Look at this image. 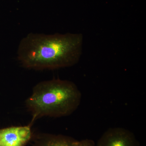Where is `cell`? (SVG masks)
<instances>
[{
    "label": "cell",
    "instance_id": "cell-6",
    "mask_svg": "<svg viewBox=\"0 0 146 146\" xmlns=\"http://www.w3.org/2000/svg\"><path fill=\"white\" fill-rule=\"evenodd\" d=\"M79 146H96V143L93 140L85 139L80 141Z\"/></svg>",
    "mask_w": 146,
    "mask_h": 146
},
{
    "label": "cell",
    "instance_id": "cell-2",
    "mask_svg": "<svg viewBox=\"0 0 146 146\" xmlns=\"http://www.w3.org/2000/svg\"><path fill=\"white\" fill-rule=\"evenodd\" d=\"M81 99V91L75 84L54 78L35 85L25 104L34 119L44 117H62L76 111Z\"/></svg>",
    "mask_w": 146,
    "mask_h": 146
},
{
    "label": "cell",
    "instance_id": "cell-1",
    "mask_svg": "<svg viewBox=\"0 0 146 146\" xmlns=\"http://www.w3.org/2000/svg\"><path fill=\"white\" fill-rule=\"evenodd\" d=\"M83 40L80 33H30L20 42L17 58L23 68L30 70L71 67L80 59Z\"/></svg>",
    "mask_w": 146,
    "mask_h": 146
},
{
    "label": "cell",
    "instance_id": "cell-5",
    "mask_svg": "<svg viewBox=\"0 0 146 146\" xmlns=\"http://www.w3.org/2000/svg\"><path fill=\"white\" fill-rule=\"evenodd\" d=\"M80 141L62 134L43 133L36 136L31 146H79Z\"/></svg>",
    "mask_w": 146,
    "mask_h": 146
},
{
    "label": "cell",
    "instance_id": "cell-3",
    "mask_svg": "<svg viewBox=\"0 0 146 146\" xmlns=\"http://www.w3.org/2000/svg\"><path fill=\"white\" fill-rule=\"evenodd\" d=\"M133 132L124 128L111 127L103 133L96 146H139Z\"/></svg>",
    "mask_w": 146,
    "mask_h": 146
},
{
    "label": "cell",
    "instance_id": "cell-4",
    "mask_svg": "<svg viewBox=\"0 0 146 146\" xmlns=\"http://www.w3.org/2000/svg\"><path fill=\"white\" fill-rule=\"evenodd\" d=\"M33 137L30 125L0 129V146H26Z\"/></svg>",
    "mask_w": 146,
    "mask_h": 146
}]
</instances>
